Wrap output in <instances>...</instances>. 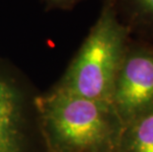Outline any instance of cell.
I'll return each mask as SVG.
<instances>
[{"mask_svg": "<svg viewBox=\"0 0 153 152\" xmlns=\"http://www.w3.org/2000/svg\"><path fill=\"white\" fill-rule=\"evenodd\" d=\"M35 105L51 152H115L123 122L111 103L53 88Z\"/></svg>", "mask_w": 153, "mask_h": 152, "instance_id": "cell-1", "label": "cell"}, {"mask_svg": "<svg viewBox=\"0 0 153 152\" xmlns=\"http://www.w3.org/2000/svg\"><path fill=\"white\" fill-rule=\"evenodd\" d=\"M131 36L118 15L116 0H103L98 19L53 88L111 103L114 83Z\"/></svg>", "mask_w": 153, "mask_h": 152, "instance_id": "cell-2", "label": "cell"}, {"mask_svg": "<svg viewBox=\"0 0 153 152\" xmlns=\"http://www.w3.org/2000/svg\"><path fill=\"white\" fill-rule=\"evenodd\" d=\"M111 104L122 122L153 110V46L131 40L117 73Z\"/></svg>", "mask_w": 153, "mask_h": 152, "instance_id": "cell-3", "label": "cell"}, {"mask_svg": "<svg viewBox=\"0 0 153 152\" xmlns=\"http://www.w3.org/2000/svg\"><path fill=\"white\" fill-rule=\"evenodd\" d=\"M23 94L17 83L0 71V140L22 142Z\"/></svg>", "mask_w": 153, "mask_h": 152, "instance_id": "cell-4", "label": "cell"}, {"mask_svg": "<svg viewBox=\"0 0 153 152\" xmlns=\"http://www.w3.org/2000/svg\"><path fill=\"white\" fill-rule=\"evenodd\" d=\"M115 152H153V110L123 122Z\"/></svg>", "mask_w": 153, "mask_h": 152, "instance_id": "cell-5", "label": "cell"}, {"mask_svg": "<svg viewBox=\"0 0 153 152\" xmlns=\"http://www.w3.org/2000/svg\"><path fill=\"white\" fill-rule=\"evenodd\" d=\"M120 21L140 40H153V0H116Z\"/></svg>", "mask_w": 153, "mask_h": 152, "instance_id": "cell-6", "label": "cell"}, {"mask_svg": "<svg viewBox=\"0 0 153 152\" xmlns=\"http://www.w3.org/2000/svg\"><path fill=\"white\" fill-rule=\"evenodd\" d=\"M45 8L48 10L50 9H59V10H71L74 8L79 2L83 1V0H42Z\"/></svg>", "mask_w": 153, "mask_h": 152, "instance_id": "cell-7", "label": "cell"}, {"mask_svg": "<svg viewBox=\"0 0 153 152\" xmlns=\"http://www.w3.org/2000/svg\"><path fill=\"white\" fill-rule=\"evenodd\" d=\"M22 142L0 140V152H21Z\"/></svg>", "mask_w": 153, "mask_h": 152, "instance_id": "cell-8", "label": "cell"}]
</instances>
